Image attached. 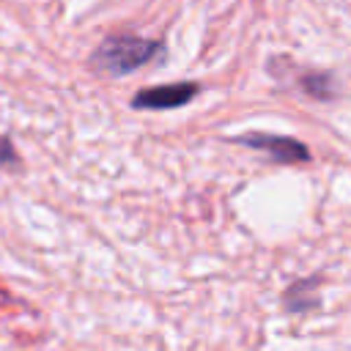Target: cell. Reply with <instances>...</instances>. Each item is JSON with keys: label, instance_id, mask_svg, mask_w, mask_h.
Wrapping results in <instances>:
<instances>
[{"label": "cell", "instance_id": "1", "mask_svg": "<svg viewBox=\"0 0 351 351\" xmlns=\"http://www.w3.org/2000/svg\"><path fill=\"white\" fill-rule=\"evenodd\" d=\"M162 52V44L159 41H151V38H140V36H132V33H118V36H107L90 63L107 74H129V71H137L140 66H145L148 60H154L156 55Z\"/></svg>", "mask_w": 351, "mask_h": 351}, {"label": "cell", "instance_id": "2", "mask_svg": "<svg viewBox=\"0 0 351 351\" xmlns=\"http://www.w3.org/2000/svg\"><path fill=\"white\" fill-rule=\"evenodd\" d=\"M195 93H197V85L195 82L156 85V88H145V90L134 93L132 107H137V110H170V107L186 104Z\"/></svg>", "mask_w": 351, "mask_h": 351}, {"label": "cell", "instance_id": "3", "mask_svg": "<svg viewBox=\"0 0 351 351\" xmlns=\"http://www.w3.org/2000/svg\"><path fill=\"white\" fill-rule=\"evenodd\" d=\"M236 143L241 145H250V148H258V151H266L271 159L282 162V165H291V162H304L310 154L307 148L299 143V140H291V137H274V134H244L239 137Z\"/></svg>", "mask_w": 351, "mask_h": 351}, {"label": "cell", "instance_id": "4", "mask_svg": "<svg viewBox=\"0 0 351 351\" xmlns=\"http://www.w3.org/2000/svg\"><path fill=\"white\" fill-rule=\"evenodd\" d=\"M302 85L315 99H329L332 96V85H329V77L326 74H310V77L302 80Z\"/></svg>", "mask_w": 351, "mask_h": 351}]
</instances>
